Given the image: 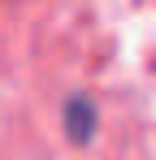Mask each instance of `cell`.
<instances>
[{"label": "cell", "instance_id": "obj_1", "mask_svg": "<svg viewBox=\"0 0 156 160\" xmlns=\"http://www.w3.org/2000/svg\"><path fill=\"white\" fill-rule=\"evenodd\" d=\"M65 130L74 143H87L91 134H96V104L87 100V95H74L70 104H65Z\"/></svg>", "mask_w": 156, "mask_h": 160}]
</instances>
